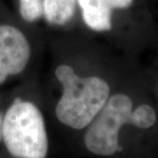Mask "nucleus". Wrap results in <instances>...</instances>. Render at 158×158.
Masks as SVG:
<instances>
[{
	"label": "nucleus",
	"instance_id": "obj_1",
	"mask_svg": "<svg viewBox=\"0 0 158 158\" xmlns=\"http://www.w3.org/2000/svg\"><path fill=\"white\" fill-rule=\"evenodd\" d=\"M55 75L62 89L56 106L57 119L73 129L87 127L111 96L109 84L97 76H79L69 64L59 65Z\"/></svg>",
	"mask_w": 158,
	"mask_h": 158
},
{
	"label": "nucleus",
	"instance_id": "obj_2",
	"mask_svg": "<svg viewBox=\"0 0 158 158\" xmlns=\"http://www.w3.org/2000/svg\"><path fill=\"white\" fill-rule=\"evenodd\" d=\"M2 138L16 158H46L48 141L44 118L33 102L17 98L3 117Z\"/></svg>",
	"mask_w": 158,
	"mask_h": 158
},
{
	"label": "nucleus",
	"instance_id": "obj_3",
	"mask_svg": "<svg viewBox=\"0 0 158 158\" xmlns=\"http://www.w3.org/2000/svg\"><path fill=\"white\" fill-rule=\"evenodd\" d=\"M134 110L132 98L125 93L109 97L100 112L87 127L85 135V147L98 156H109L121 149L118 135L121 127L131 124Z\"/></svg>",
	"mask_w": 158,
	"mask_h": 158
},
{
	"label": "nucleus",
	"instance_id": "obj_4",
	"mask_svg": "<svg viewBox=\"0 0 158 158\" xmlns=\"http://www.w3.org/2000/svg\"><path fill=\"white\" fill-rule=\"evenodd\" d=\"M31 47L27 36L9 24L0 25V85L27 68Z\"/></svg>",
	"mask_w": 158,
	"mask_h": 158
},
{
	"label": "nucleus",
	"instance_id": "obj_5",
	"mask_svg": "<svg viewBox=\"0 0 158 158\" xmlns=\"http://www.w3.org/2000/svg\"><path fill=\"white\" fill-rule=\"evenodd\" d=\"M85 24L95 32H107L113 27L115 11L127 10L134 0H77Z\"/></svg>",
	"mask_w": 158,
	"mask_h": 158
},
{
	"label": "nucleus",
	"instance_id": "obj_6",
	"mask_svg": "<svg viewBox=\"0 0 158 158\" xmlns=\"http://www.w3.org/2000/svg\"><path fill=\"white\" fill-rule=\"evenodd\" d=\"M77 8V0H42L43 18L51 26L67 25L73 19Z\"/></svg>",
	"mask_w": 158,
	"mask_h": 158
},
{
	"label": "nucleus",
	"instance_id": "obj_7",
	"mask_svg": "<svg viewBox=\"0 0 158 158\" xmlns=\"http://www.w3.org/2000/svg\"><path fill=\"white\" fill-rule=\"evenodd\" d=\"M156 121V113L150 105L141 104L134 108L131 115V124L139 128L147 129Z\"/></svg>",
	"mask_w": 158,
	"mask_h": 158
},
{
	"label": "nucleus",
	"instance_id": "obj_8",
	"mask_svg": "<svg viewBox=\"0 0 158 158\" xmlns=\"http://www.w3.org/2000/svg\"><path fill=\"white\" fill-rule=\"evenodd\" d=\"M19 12L23 20L34 23L43 17L42 0H18Z\"/></svg>",
	"mask_w": 158,
	"mask_h": 158
},
{
	"label": "nucleus",
	"instance_id": "obj_9",
	"mask_svg": "<svg viewBox=\"0 0 158 158\" xmlns=\"http://www.w3.org/2000/svg\"><path fill=\"white\" fill-rule=\"evenodd\" d=\"M3 115L0 113V141L2 139V125H3Z\"/></svg>",
	"mask_w": 158,
	"mask_h": 158
},
{
	"label": "nucleus",
	"instance_id": "obj_10",
	"mask_svg": "<svg viewBox=\"0 0 158 158\" xmlns=\"http://www.w3.org/2000/svg\"><path fill=\"white\" fill-rule=\"evenodd\" d=\"M157 90H158V86H157Z\"/></svg>",
	"mask_w": 158,
	"mask_h": 158
}]
</instances>
